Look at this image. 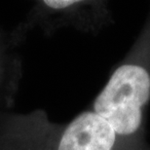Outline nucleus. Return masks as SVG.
I'll list each match as a JSON object with an SVG mask.
<instances>
[{
	"label": "nucleus",
	"instance_id": "nucleus-1",
	"mask_svg": "<svg viewBox=\"0 0 150 150\" xmlns=\"http://www.w3.org/2000/svg\"><path fill=\"white\" fill-rule=\"evenodd\" d=\"M150 103V6L142 30L90 106L134 150H150L145 114Z\"/></svg>",
	"mask_w": 150,
	"mask_h": 150
},
{
	"label": "nucleus",
	"instance_id": "nucleus-2",
	"mask_svg": "<svg viewBox=\"0 0 150 150\" xmlns=\"http://www.w3.org/2000/svg\"><path fill=\"white\" fill-rule=\"evenodd\" d=\"M0 133L19 137L38 150H134L90 108L65 124L51 121L39 109L29 113L0 111Z\"/></svg>",
	"mask_w": 150,
	"mask_h": 150
},
{
	"label": "nucleus",
	"instance_id": "nucleus-3",
	"mask_svg": "<svg viewBox=\"0 0 150 150\" xmlns=\"http://www.w3.org/2000/svg\"><path fill=\"white\" fill-rule=\"evenodd\" d=\"M114 22L110 2L106 0H42L34 2L11 35L18 45L35 28L46 35L64 28L96 35Z\"/></svg>",
	"mask_w": 150,
	"mask_h": 150
},
{
	"label": "nucleus",
	"instance_id": "nucleus-4",
	"mask_svg": "<svg viewBox=\"0 0 150 150\" xmlns=\"http://www.w3.org/2000/svg\"><path fill=\"white\" fill-rule=\"evenodd\" d=\"M18 44L10 33L0 28V111L14 103L23 77V64Z\"/></svg>",
	"mask_w": 150,
	"mask_h": 150
},
{
	"label": "nucleus",
	"instance_id": "nucleus-5",
	"mask_svg": "<svg viewBox=\"0 0 150 150\" xmlns=\"http://www.w3.org/2000/svg\"><path fill=\"white\" fill-rule=\"evenodd\" d=\"M0 150H38L25 140L12 134L0 133Z\"/></svg>",
	"mask_w": 150,
	"mask_h": 150
}]
</instances>
